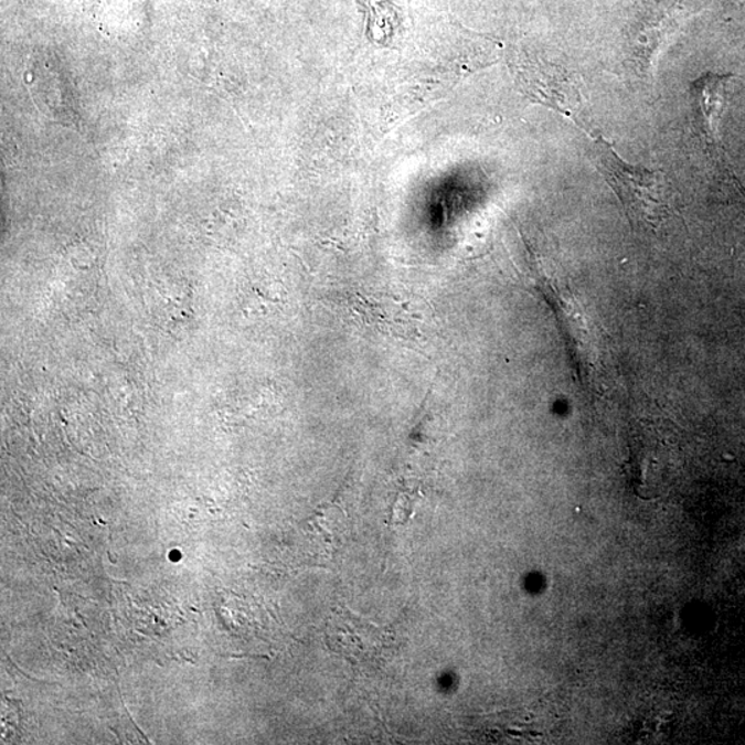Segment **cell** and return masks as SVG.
Returning a JSON list of instances; mask_svg holds the SVG:
<instances>
[{"mask_svg":"<svg viewBox=\"0 0 745 745\" xmlns=\"http://www.w3.org/2000/svg\"><path fill=\"white\" fill-rule=\"evenodd\" d=\"M588 138L595 168L620 199L631 223L659 228L672 213L664 173L628 163L602 135Z\"/></svg>","mask_w":745,"mask_h":745,"instance_id":"6da1fadb","label":"cell"},{"mask_svg":"<svg viewBox=\"0 0 745 745\" xmlns=\"http://www.w3.org/2000/svg\"><path fill=\"white\" fill-rule=\"evenodd\" d=\"M512 71L522 92L534 103L555 110L571 119L574 125L593 136L584 118L582 77L566 65L549 60H512Z\"/></svg>","mask_w":745,"mask_h":745,"instance_id":"7a4b0ae2","label":"cell"},{"mask_svg":"<svg viewBox=\"0 0 745 745\" xmlns=\"http://www.w3.org/2000/svg\"><path fill=\"white\" fill-rule=\"evenodd\" d=\"M734 79L732 74H715L709 72L690 86V99L694 114L695 126L699 127L705 147L716 160L726 162L725 147L722 143L721 125L727 113L733 96Z\"/></svg>","mask_w":745,"mask_h":745,"instance_id":"3957f363","label":"cell"},{"mask_svg":"<svg viewBox=\"0 0 745 745\" xmlns=\"http://www.w3.org/2000/svg\"><path fill=\"white\" fill-rule=\"evenodd\" d=\"M656 439L654 430H639L632 446V483L637 486L640 496L659 493L661 485L671 475L672 450L664 441L656 444Z\"/></svg>","mask_w":745,"mask_h":745,"instance_id":"277c9868","label":"cell"}]
</instances>
